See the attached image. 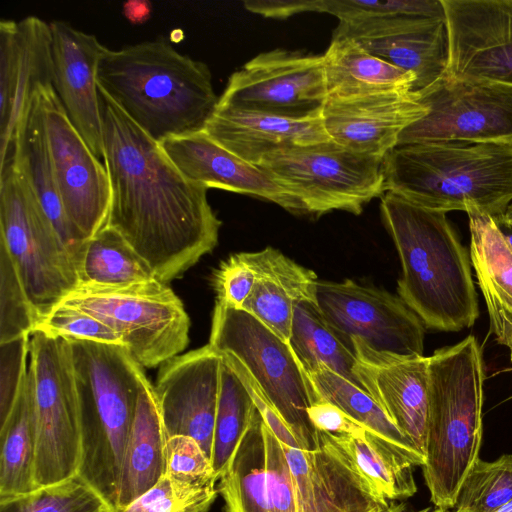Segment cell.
Segmentation results:
<instances>
[{
  "label": "cell",
  "mask_w": 512,
  "mask_h": 512,
  "mask_svg": "<svg viewBox=\"0 0 512 512\" xmlns=\"http://www.w3.org/2000/svg\"><path fill=\"white\" fill-rule=\"evenodd\" d=\"M99 94L111 187L107 225L167 283L214 249L221 221L208 202V188L187 179L158 142L100 88Z\"/></svg>",
  "instance_id": "obj_1"
},
{
  "label": "cell",
  "mask_w": 512,
  "mask_h": 512,
  "mask_svg": "<svg viewBox=\"0 0 512 512\" xmlns=\"http://www.w3.org/2000/svg\"><path fill=\"white\" fill-rule=\"evenodd\" d=\"M319 432V431H318ZM310 450L281 442L256 409L218 480L226 512H386L330 434Z\"/></svg>",
  "instance_id": "obj_2"
},
{
  "label": "cell",
  "mask_w": 512,
  "mask_h": 512,
  "mask_svg": "<svg viewBox=\"0 0 512 512\" xmlns=\"http://www.w3.org/2000/svg\"><path fill=\"white\" fill-rule=\"evenodd\" d=\"M380 208L401 262L398 296L426 328L454 332L473 326L479 309L470 258L446 213L390 192Z\"/></svg>",
  "instance_id": "obj_3"
},
{
  "label": "cell",
  "mask_w": 512,
  "mask_h": 512,
  "mask_svg": "<svg viewBox=\"0 0 512 512\" xmlns=\"http://www.w3.org/2000/svg\"><path fill=\"white\" fill-rule=\"evenodd\" d=\"M98 87L158 143L204 130L219 100L208 66L163 38L106 47Z\"/></svg>",
  "instance_id": "obj_4"
},
{
  "label": "cell",
  "mask_w": 512,
  "mask_h": 512,
  "mask_svg": "<svg viewBox=\"0 0 512 512\" xmlns=\"http://www.w3.org/2000/svg\"><path fill=\"white\" fill-rule=\"evenodd\" d=\"M66 339L79 406L78 475L115 510L144 371L124 345Z\"/></svg>",
  "instance_id": "obj_5"
},
{
  "label": "cell",
  "mask_w": 512,
  "mask_h": 512,
  "mask_svg": "<svg viewBox=\"0 0 512 512\" xmlns=\"http://www.w3.org/2000/svg\"><path fill=\"white\" fill-rule=\"evenodd\" d=\"M385 190L421 207L472 206L495 217L512 202V144L438 142L399 145L383 159Z\"/></svg>",
  "instance_id": "obj_6"
},
{
  "label": "cell",
  "mask_w": 512,
  "mask_h": 512,
  "mask_svg": "<svg viewBox=\"0 0 512 512\" xmlns=\"http://www.w3.org/2000/svg\"><path fill=\"white\" fill-rule=\"evenodd\" d=\"M484 371L473 335L429 356L423 475L436 508L453 509L459 488L479 459Z\"/></svg>",
  "instance_id": "obj_7"
},
{
  "label": "cell",
  "mask_w": 512,
  "mask_h": 512,
  "mask_svg": "<svg viewBox=\"0 0 512 512\" xmlns=\"http://www.w3.org/2000/svg\"><path fill=\"white\" fill-rule=\"evenodd\" d=\"M0 241L39 321L79 284L70 253L12 153L0 164Z\"/></svg>",
  "instance_id": "obj_8"
},
{
  "label": "cell",
  "mask_w": 512,
  "mask_h": 512,
  "mask_svg": "<svg viewBox=\"0 0 512 512\" xmlns=\"http://www.w3.org/2000/svg\"><path fill=\"white\" fill-rule=\"evenodd\" d=\"M208 344L243 365L302 449L319 444L308 408L320 398L287 342L245 310L217 300Z\"/></svg>",
  "instance_id": "obj_9"
},
{
  "label": "cell",
  "mask_w": 512,
  "mask_h": 512,
  "mask_svg": "<svg viewBox=\"0 0 512 512\" xmlns=\"http://www.w3.org/2000/svg\"><path fill=\"white\" fill-rule=\"evenodd\" d=\"M60 304L111 328L142 367L163 364L189 343L190 319L183 303L158 279L125 287L79 283Z\"/></svg>",
  "instance_id": "obj_10"
},
{
  "label": "cell",
  "mask_w": 512,
  "mask_h": 512,
  "mask_svg": "<svg viewBox=\"0 0 512 512\" xmlns=\"http://www.w3.org/2000/svg\"><path fill=\"white\" fill-rule=\"evenodd\" d=\"M383 159L329 140L275 151L258 166L294 197L307 215L334 210L358 215L365 204L386 193Z\"/></svg>",
  "instance_id": "obj_11"
},
{
  "label": "cell",
  "mask_w": 512,
  "mask_h": 512,
  "mask_svg": "<svg viewBox=\"0 0 512 512\" xmlns=\"http://www.w3.org/2000/svg\"><path fill=\"white\" fill-rule=\"evenodd\" d=\"M29 341L36 431L37 488L78 475L81 429L69 341L35 329Z\"/></svg>",
  "instance_id": "obj_12"
},
{
  "label": "cell",
  "mask_w": 512,
  "mask_h": 512,
  "mask_svg": "<svg viewBox=\"0 0 512 512\" xmlns=\"http://www.w3.org/2000/svg\"><path fill=\"white\" fill-rule=\"evenodd\" d=\"M428 113L399 136L398 145L468 142L512 144V86L443 76L418 91Z\"/></svg>",
  "instance_id": "obj_13"
},
{
  "label": "cell",
  "mask_w": 512,
  "mask_h": 512,
  "mask_svg": "<svg viewBox=\"0 0 512 512\" xmlns=\"http://www.w3.org/2000/svg\"><path fill=\"white\" fill-rule=\"evenodd\" d=\"M327 100L322 55L274 49L234 72L217 104L304 120L321 118Z\"/></svg>",
  "instance_id": "obj_14"
},
{
  "label": "cell",
  "mask_w": 512,
  "mask_h": 512,
  "mask_svg": "<svg viewBox=\"0 0 512 512\" xmlns=\"http://www.w3.org/2000/svg\"><path fill=\"white\" fill-rule=\"evenodd\" d=\"M315 302L349 346L357 339L376 351L423 356L425 326L399 296L346 279L318 281Z\"/></svg>",
  "instance_id": "obj_15"
},
{
  "label": "cell",
  "mask_w": 512,
  "mask_h": 512,
  "mask_svg": "<svg viewBox=\"0 0 512 512\" xmlns=\"http://www.w3.org/2000/svg\"><path fill=\"white\" fill-rule=\"evenodd\" d=\"M48 142L64 210L88 239L107 225L111 187L105 165L71 123L53 85L40 88Z\"/></svg>",
  "instance_id": "obj_16"
},
{
  "label": "cell",
  "mask_w": 512,
  "mask_h": 512,
  "mask_svg": "<svg viewBox=\"0 0 512 512\" xmlns=\"http://www.w3.org/2000/svg\"><path fill=\"white\" fill-rule=\"evenodd\" d=\"M449 53L445 76L512 86V0H441Z\"/></svg>",
  "instance_id": "obj_17"
},
{
  "label": "cell",
  "mask_w": 512,
  "mask_h": 512,
  "mask_svg": "<svg viewBox=\"0 0 512 512\" xmlns=\"http://www.w3.org/2000/svg\"><path fill=\"white\" fill-rule=\"evenodd\" d=\"M222 356L209 344L161 364L154 392L166 438L195 439L211 460Z\"/></svg>",
  "instance_id": "obj_18"
},
{
  "label": "cell",
  "mask_w": 512,
  "mask_h": 512,
  "mask_svg": "<svg viewBox=\"0 0 512 512\" xmlns=\"http://www.w3.org/2000/svg\"><path fill=\"white\" fill-rule=\"evenodd\" d=\"M50 24L37 16L0 21V164L39 87L53 85Z\"/></svg>",
  "instance_id": "obj_19"
},
{
  "label": "cell",
  "mask_w": 512,
  "mask_h": 512,
  "mask_svg": "<svg viewBox=\"0 0 512 512\" xmlns=\"http://www.w3.org/2000/svg\"><path fill=\"white\" fill-rule=\"evenodd\" d=\"M334 34L354 39L372 55L415 75L413 91L431 86L446 74V18L374 17L339 22Z\"/></svg>",
  "instance_id": "obj_20"
},
{
  "label": "cell",
  "mask_w": 512,
  "mask_h": 512,
  "mask_svg": "<svg viewBox=\"0 0 512 512\" xmlns=\"http://www.w3.org/2000/svg\"><path fill=\"white\" fill-rule=\"evenodd\" d=\"M350 345L363 390L425 456L429 357L380 352L357 339Z\"/></svg>",
  "instance_id": "obj_21"
},
{
  "label": "cell",
  "mask_w": 512,
  "mask_h": 512,
  "mask_svg": "<svg viewBox=\"0 0 512 512\" xmlns=\"http://www.w3.org/2000/svg\"><path fill=\"white\" fill-rule=\"evenodd\" d=\"M53 87L73 126L94 155L104 160L98 66L105 46L93 34L65 21L49 22Z\"/></svg>",
  "instance_id": "obj_22"
},
{
  "label": "cell",
  "mask_w": 512,
  "mask_h": 512,
  "mask_svg": "<svg viewBox=\"0 0 512 512\" xmlns=\"http://www.w3.org/2000/svg\"><path fill=\"white\" fill-rule=\"evenodd\" d=\"M428 113L416 91L328 99L322 122L329 138L357 153L385 157L400 134Z\"/></svg>",
  "instance_id": "obj_23"
},
{
  "label": "cell",
  "mask_w": 512,
  "mask_h": 512,
  "mask_svg": "<svg viewBox=\"0 0 512 512\" xmlns=\"http://www.w3.org/2000/svg\"><path fill=\"white\" fill-rule=\"evenodd\" d=\"M159 144L168 159L194 183L255 196L293 214H305L300 203L266 171L228 151L204 130L172 136Z\"/></svg>",
  "instance_id": "obj_24"
},
{
  "label": "cell",
  "mask_w": 512,
  "mask_h": 512,
  "mask_svg": "<svg viewBox=\"0 0 512 512\" xmlns=\"http://www.w3.org/2000/svg\"><path fill=\"white\" fill-rule=\"evenodd\" d=\"M204 131L219 145L256 166L275 151L331 140L322 118L295 120L218 104Z\"/></svg>",
  "instance_id": "obj_25"
},
{
  "label": "cell",
  "mask_w": 512,
  "mask_h": 512,
  "mask_svg": "<svg viewBox=\"0 0 512 512\" xmlns=\"http://www.w3.org/2000/svg\"><path fill=\"white\" fill-rule=\"evenodd\" d=\"M40 88L34 93L20 120L8 155L12 153L19 162L79 272L88 238L69 220L58 192Z\"/></svg>",
  "instance_id": "obj_26"
},
{
  "label": "cell",
  "mask_w": 512,
  "mask_h": 512,
  "mask_svg": "<svg viewBox=\"0 0 512 512\" xmlns=\"http://www.w3.org/2000/svg\"><path fill=\"white\" fill-rule=\"evenodd\" d=\"M245 253L255 281L241 309L288 343L296 305L315 300L317 275L272 247Z\"/></svg>",
  "instance_id": "obj_27"
},
{
  "label": "cell",
  "mask_w": 512,
  "mask_h": 512,
  "mask_svg": "<svg viewBox=\"0 0 512 512\" xmlns=\"http://www.w3.org/2000/svg\"><path fill=\"white\" fill-rule=\"evenodd\" d=\"M470 260L482 291L496 341L512 360V249L493 218L468 207Z\"/></svg>",
  "instance_id": "obj_28"
},
{
  "label": "cell",
  "mask_w": 512,
  "mask_h": 512,
  "mask_svg": "<svg viewBox=\"0 0 512 512\" xmlns=\"http://www.w3.org/2000/svg\"><path fill=\"white\" fill-rule=\"evenodd\" d=\"M166 439L154 387L144 373L114 511L128 506L165 476Z\"/></svg>",
  "instance_id": "obj_29"
},
{
  "label": "cell",
  "mask_w": 512,
  "mask_h": 512,
  "mask_svg": "<svg viewBox=\"0 0 512 512\" xmlns=\"http://www.w3.org/2000/svg\"><path fill=\"white\" fill-rule=\"evenodd\" d=\"M322 56L328 99L413 91L415 75L372 55L350 37L333 34Z\"/></svg>",
  "instance_id": "obj_30"
},
{
  "label": "cell",
  "mask_w": 512,
  "mask_h": 512,
  "mask_svg": "<svg viewBox=\"0 0 512 512\" xmlns=\"http://www.w3.org/2000/svg\"><path fill=\"white\" fill-rule=\"evenodd\" d=\"M35 456L34 393L32 378L27 371L15 405L0 426V498L37 489Z\"/></svg>",
  "instance_id": "obj_31"
},
{
  "label": "cell",
  "mask_w": 512,
  "mask_h": 512,
  "mask_svg": "<svg viewBox=\"0 0 512 512\" xmlns=\"http://www.w3.org/2000/svg\"><path fill=\"white\" fill-rule=\"evenodd\" d=\"M307 376L320 400L339 408L413 466L424 465L425 456L398 429L368 393L327 367L308 373Z\"/></svg>",
  "instance_id": "obj_32"
},
{
  "label": "cell",
  "mask_w": 512,
  "mask_h": 512,
  "mask_svg": "<svg viewBox=\"0 0 512 512\" xmlns=\"http://www.w3.org/2000/svg\"><path fill=\"white\" fill-rule=\"evenodd\" d=\"M288 344L306 374L327 367L363 390L352 347L326 321L315 300L296 305Z\"/></svg>",
  "instance_id": "obj_33"
},
{
  "label": "cell",
  "mask_w": 512,
  "mask_h": 512,
  "mask_svg": "<svg viewBox=\"0 0 512 512\" xmlns=\"http://www.w3.org/2000/svg\"><path fill=\"white\" fill-rule=\"evenodd\" d=\"M330 436L379 497L394 502L416 493L414 466L378 437L370 433L364 438Z\"/></svg>",
  "instance_id": "obj_34"
},
{
  "label": "cell",
  "mask_w": 512,
  "mask_h": 512,
  "mask_svg": "<svg viewBox=\"0 0 512 512\" xmlns=\"http://www.w3.org/2000/svg\"><path fill=\"white\" fill-rule=\"evenodd\" d=\"M79 283L125 287L157 279L150 265L114 228L106 225L86 242Z\"/></svg>",
  "instance_id": "obj_35"
},
{
  "label": "cell",
  "mask_w": 512,
  "mask_h": 512,
  "mask_svg": "<svg viewBox=\"0 0 512 512\" xmlns=\"http://www.w3.org/2000/svg\"><path fill=\"white\" fill-rule=\"evenodd\" d=\"M255 410L253 398L247 387L222 356L211 458L218 480L228 470L251 424Z\"/></svg>",
  "instance_id": "obj_36"
},
{
  "label": "cell",
  "mask_w": 512,
  "mask_h": 512,
  "mask_svg": "<svg viewBox=\"0 0 512 512\" xmlns=\"http://www.w3.org/2000/svg\"><path fill=\"white\" fill-rule=\"evenodd\" d=\"M165 475L173 495L182 504L216 499L218 495V479L211 460L191 437L177 435L166 439Z\"/></svg>",
  "instance_id": "obj_37"
},
{
  "label": "cell",
  "mask_w": 512,
  "mask_h": 512,
  "mask_svg": "<svg viewBox=\"0 0 512 512\" xmlns=\"http://www.w3.org/2000/svg\"><path fill=\"white\" fill-rule=\"evenodd\" d=\"M79 475L29 493L0 498V512H113Z\"/></svg>",
  "instance_id": "obj_38"
},
{
  "label": "cell",
  "mask_w": 512,
  "mask_h": 512,
  "mask_svg": "<svg viewBox=\"0 0 512 512\" xmlns=\"http://www.w3.org/2000/svg\"><path fill=\"white\" fill-rule=\"evenodd\" d=\"M512 500V455L478 459L463 480L451 512H495Z\"/></svg>",
  "instance_id": "obj_39"
},
{
  "label": "cell",
  "mask_w": 512,
  "mask_h": 512,
  "mask_svg": "<svg viewBox=\"0 0 512 512\" xmlns=\"http://www.w3.org/2000/svg\"><path fill=\"white\" fill-rule=\"evenodd\" d=\"M39 322L8 250L0 241V344L30 336Z\"/></svg>",
  "instance_id": "obj_40"
},
{
  "label": "cell",
  "mask_w": 512,
  "mask_h": 512,
  "mask_svg": "<svg viewBox=\"0 0 512 512\" xmlns=\"http://www.w3.org/2000/svg\"><path fill=\"white\" fill-rule=\"evenodd\" d=\"M309 12H326L339 22H352L383 16H417L445 18L441 0H391V1H308Z\"/></svg>",
  "instance_id": "obj_41"
},
{
  "label": "cell",
  "mask_w": 512,
  "mask_h": 512,
  "mask_svg": "<svg viewBox=\"0 0 512 512\" xmlns=\"http://www.w3.org/2000/svg\"><path fill=\"white\" fill-rule=\"evenodd\" d=\"M35 329L65 338L92 340L123 345L117 334L93 316L76 308L59 304Z\"/></svg>",
  "instance_id": "obj_42"
},
{
  "label": "cell",
  "mask_w": 512,
  "mask_h": 512,
  "mask_svg": "<svg viewBox=\"0 0 512 512\" xmlns=\"http://www.w3.org/2000/svg\"><path fill=\"white\" fill-rule=\"evenodd\" d=\"M30 336L0 344V426L9 417L26 378Z\"/></svg>",
  "instance_id": "obj_43"
},
{
  "label": "cell",
  "mask_w": 512,
  "mask_h": 512,
  "mask_svg": "<svg viewBox=\"0 0 512 512\" xmlns=\"http://www.w3.org/2000/svg\"><path fill=\"white\" fill-rule=\"evenodd\" d=\"M255 281L246 253H236L223 261L213 276L217 300L235 308L242 305L249 297Z\"/></svg>",
  "instance_id": "obj_44"
},
{
  "label": "cell",
  "mask_w": 512,
  "mask_h": 512,
  "mask_svg": "<svg viewBox=\"0 0 512 512\" xmlns=\"http://www.w3.org/2000/svg\"><path fill=\"white\" fill-rule=\"evenodd\" d=\"M308 416L315 430L319 432L359 438H364L370 433L339 408L323 400L308 408Z\"/></svg>",
  "instance_id": "obj_45"
},
{
  "label": "cell",
  "mask_w": 512,
  "mask_h": 512,
  "mask_svg": "<svg viewBox=\"0 0 512 512\" xmlns=\"http://www.w3.org/2000/svg\"><path fill=\"white\" fill-rule=\"evenodd\" d=\"M184 506L187 505L180 503L173 495L170 481L165 475L149 491L114 512H176Z\"/></svg>",
  "instance_id": "obj_46"
},
{
  "label": "cell",
  "mask_w": 512,
  "mask_h": 512,
  "mask_svg": "<svg viewBox=\"0 0 512 512\" xmlns=\"http://www.w3.org/2000/svg\"><path fill=\"white\" fill-rule=\"evenodd\" d=\"M123 12L131 23L142 24L149 19L152 6L150 2L145 0H132L124 3Z\"/></svg>",
  "instance_id": "obj_47"
},
{
  "label": "cell",
  "mask_w": 512,
  "mask_h": 512,
  "mask_svg": "<svg viewBox=\"0 0 512 512\" xmlns=\"http://www.w3.org/2000/svg\"><path fill=\"white\" fill-rule=\"evenodd\" d=\"M214 501H215L214 498L199 501V502L184 506V507L180 508L179 510H177L176 512H207Z\"/></svg>",
  "instance_id": "obj_48"
},
{
  "label": "cell",
  "mask_w": 512,
  "mask_h": 512,
  "mask_svg": "<svg viewBox=\"0 0 512 512\" xmlns=\"http://www.w3.org/2000/svg\"><path fill=\"white\" fill-rule=\"evenodd\" d=\"M386 512H408V511H407L405 504L390 502V505H389L388 509L386 510ZM415 512H436V508L433 509L431 507H427V508H424V509H421V510H418Z\"/></svg>",
  "instance_id": "obj_49"
},
{
  "label": "cell",
  "mask_w": 512,
  "mask_h": 512,
  "mask_svg": "<svg viewBox=\"0 0 512 512\" xmlns=\"http://www.w3.org/2000/svg\"><path fill=\"white\" fill-rule=\"evenodd\" d=\"M495 512H512V500L509 501L508 503H506L505 505H503L502 507H500Z\"/></svg>",
  "instance_id": "obj_50"
},
{
  "label": "cell",
  "mask_w": 512,
  "mask_h": 512,
  "mask_svg": "<svg viewBox=\"0 0 512 512\" xmlns=\"http://www.w3.org/2000/svg\"><path fill=\"white\" fill-rule=\"evenodd\" d=\"M436 512H449V510H445L442 508H436Z\"/></svg>",
  "instance_id": "obj_51"
},
{
  "label": "cell",
  "mask_w": 512,
  "mask_h": 512,
  "mask_svg": "<svg viewBox=\"0 0 512 512\" xmlns=\"http://www.w3.org/2000/svg\"><path fill=\"white\" fill-rule=\"evenodd\" d=\"M449 512H451V511L449 510Z\"/></svg>",
  "instance_id": "obj_52"
},
{
  "label": "cell",
  "mask_w": 512,
  "mask_h": 512,
  "mask_svg": "<svg viewBox=\"0 0 512 512\" xmlns=\"http://www.w3.org/2000/svg\"><path fill=\"white\" fill-rule=\"evenodd\" d=\"M114 512V511H113Z\"/></svg>",
  "instance_id": "obj_53"
}]
</instances>
